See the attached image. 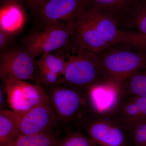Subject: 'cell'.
<instances>
[{
  "instance_id": "8",
  "label": "cell",
  "mask_w": 146,
  "mask_h": 146,
  "mask_svg": "<svg viewBox=\"0 0 146 146\" xmlns=\"http://www.w3.org/2000/svg\"><path fill=\"white\" fill-rule=\"evenodd\" d=\"M36 61L23 47L3 50L0 55L1 80L15 78L36 82Z\"/></svg>"
},
{
  "instance_id": "23",
  "label": "cell",
  "mask_w": 146,
  "mask_h": 146,
  "mask_svg": "<svg viewBox=\"0 0 146 146\" xmlns=\"http://www.w3.org/2000/svg\"><path fill=\"white\" fill-rule=\"evenodd\" d=\"M15 33H11L0 29V50L9 48L13 42Z\"/></svg>"
},
{
  "instance_id": "13",
  "label": "cell",
  "mask_w": 146,
  "mask_h": 146,
  "mask_svg": "<svg viewBox=\"0 0 146 146\" xmlns=\"http://www.w3.org/2000/svg\"><path fill=\"white\" fill-rule=\"evenodd\" d=\"M117 111L131 129L133 126L146 120V97L123 98Z\"/></svg>"
},
{
  "instance_id": "12",
  "label": "cell",
  "mask_w": 146,
  "mask_h": 146,
  "mask_svg": "<svg viewBox=\"0 0 146 146\" xmlns=\"http://www.w3.org/2000/svg\"><path fill=\"white\" fill-rule=\"evenodd\" d=\"M65 67V61L60 56L54 52L45 53L36 61V84L48 86L64 84Z\"/></svg>"
},
{
  "instance_id": "7",
  "label": "cell",
  "mask_w": 146,
  "mask_h": 146,
  "mask_svg": "<svg viewBox=\"0 0 146 146\" xmlns=\"http://www.w3.org/2000/svg\"><path fill=\"white\" fill-rule=\"evenodd\" d=\"M2 82L5 87L9 104L16 113H25L49 103L46 91L42 85L15 78L5 79Z\"/></svg>"
},
{
  "instance_id": "24",
  "label": "cell",
  "mask_w": 146,
  "mask_h": 146,
  "mask_svg": "<svg viewBox=\"0 0 146 146\" xmlns=\"http://www.w3.org/2000/svg\"><path fill=\"white\" fill-rule=\"evenodd\" d=\"M27 4L31 10V12L35 16L42 6L48 0H26Z\"/></svg>"
},
{
  "instance_id": "17",
  "label": "cell",
  "mask_w": 146,
  "mask_h": 146,
  "mask_svg": "<svg viewBox=\"0 0 146 146\" xmlns=\"http://www.w3.org/2000/svg\"><path fill=\"white\" fill-rule=\"evenodd\" d=\"M60 141L54 131L20 135L7 146H57Z\"/></svg>"
},
{
  "instance_id": "4",
  "label": "cell",
  "mask_w": 146,
  "mask_h": 146,
  "mask_svg": "<svg viewBox=\"0 0 146 146\" xmlns=\"http://www.w3.org/2000/svg\"><path fill=\"white\" fill-rule=\"evenodd\" d=\"M106 78L123 84L146 67V50L121 43L97 53Z\"/></svg>"
},
{
  "instance_id": "2",
  "label": "cell",
  "mask_w": 146,
  "mask_h": 146,
  "mask_svg": "<svg viewBox=\"0 0 146 146\" xmlns=\"http://www.w3.org/2000/svg\"><path fill=\"white\" fill-rule=\"evenodd\" d=\"M53 52L65 63L63 84L86 89L106 79L98 54L84 48L73 36L66 44Z\"/></svg>"
},
{
  "instance_id": "5",
  "label": "cell",
  "mask_w": 146,
  "mask_h": 146,
  "mask_svg": "<svg viewBox=\"0 0 146 146\" xmlns=\"http://www.w3.org/2000/svg\"><path fill=\"white\" fill-rule=\"evenodd\" d=\"M42 86L59 122L78 127L93 112L88 103L86 89L65 84Z\"/></svg>"
},
{
  "instance_id": "16",
  "label": "cell",
  "mask_w": 146,
  "mask_h": 146,
  "mask_svg": "<svg viewBox=\"0 0 146 146\" xmlns=\"http://www.w3.org/2000/svg\"><path fill=\"white\" fill-rule=\"evenodd\" d=\"M20 135L17 113L0 109V146H7Z\"/></svg>"
},
{
  "instance_id": "11",
  "label": "cell",
  "mask_w": 146,
  "mask_h": 146,
  "mask_svg": "<svg viewBox=\"0 0 146 146\" xmlns=\"http://www.w3.org/2000/svg\"><path fill=\"white\" fill-rule=\"evenodd\" d=\"M84 3V0H48L36 16L39 26L74 21Z\"/></svg>"
},
{
  "instance_id": "9",
  "label": "cell",
  "mask_w": 146,
  "mask_h": 146,
  "mask_svg": "<svg viewBox=\"0 0 146 146\" xmlns=\"http://www.w3.org/2000/svg\"><path fill=\"white\" fill-rule=\"evenodd\" d=\"M123 84L106 79L86 89L91 111L106 113L117 110L122 99Z\"/></svg>"
},
{
  "instance_id": "6",
  "label": "cell",
  "mask_w": 146,
  "mask_h": 146,
  "mask_svg": "<svg viewBox=\"0 0 146 146\" xmlns=\"http://www.w3.org/2000/svg\"><path fill=\"white\" fill-rule=\"evenodd\" d=\"M74 22L39 26L22 39L23 48L35 58L59 49L72 37Z\"/></svg>"
},
{
  "instance_id": "26",
  "label": "cell",
  "mask_w": 146,
  "mask_h": 146,
  "mask_svg": "<svg viewBox=\"0 0 146 146\" xmlns=\"http://www.w3.org/2000/svg\"><path fill=\"white\" fill-rule=\"evenodd\" d=\"M5 3H15L20 4L21 0H3Z\"/></svg>"
},
{
  "instance_id": "14",
  "label": "cell",
  "mask_w": 146,
  "mask_h": 146,
  "mask_svg": "<svg viewBox=\"0 0 146 146\" xmlns=\"http://www.w3.org/2000/svg\"><path fill=\"white\" fill-rule=\"evenodd\" d=\"M138 0H84L85 4L93 6L115 17L120 26Z\"/></svg>"
},
{
  "instance_id": "20",
  "label": "cell",
  "mask_w": 146,
  "mask_h": 146,
  "mask_svg": "<svg viewBox=\"0 0 146 146\" xmlns=\"http://www.w3.org/2000/svg\"><path fill=\"white\" fill-rule=\"evenodd\" d=\"M57 146H97L94 141L80 131L69 132Z\"/></svg>"
},
{
  "instance_id": "21",
  "label": "cell",
  "mask_w": 146,
  "mask_h": 146,
  "mask_svg": "<svg viewBox=\"0 0 146 146\" xmlns=\"http://www.w3.org/2000/svg\"><path fill=\"white\" fill-rule=\"evenodd\" d=\"M121 43L129 44L146 50V33L124 30Z\"/></svg>"
},
{
  "instance_id": "3",
  "label": "cell",
  "mask_w": 146,
  "mask_h": 146,
  "mask_svg": "<svg viewBox=\"0 0 146 146\" xmlns=\"http://www.w3.org/2000/svg\"><path fill=\"white\" fill-rule=\"evenodd\" d=\"M78 128L85 131L97 146H135L130 128L117 110L92 112Z\"/></svg>"
},
{
  "instance_id": "19",
  "label": "cell",
  "mask_w": 146,
  "mask_h": 146,
  "mask_svg": "<svg viewBox=\"0 0 146 146\" xmlns=\"http://www.w3.org/2000/svg\"><path fill=\"white\" fill-rule=\"evenodd\" d=\"M122 92V98L146 97V67L133 74L123 83Z\"/></svg>"
},
{
  "instance_id": "18",
  "label": "cell",
  "mask_w": 146,
  "mask_h": 146,
  "mask_svg": "<svg viewBox=\"0 0 146 146\" xmlns=\"http://www.w3.org/2000/svg\"><path fill=\"white\" fill-rule=\"evenodd\" d=\"M133 28L135 31L146 33V0H138L131 9L122 26Z\"/></svg>"
},
{
  "instance_id": "10",
  "label": "cell",
  "mask_w": 146,
  "mask_h": 146,
  "mask_svg": "<svg viewBox=\"0 0 146 146\" xmlns=\"http://www.w3.org/2000/svg\"><path fill=\"white\" fill-rule=\"evenodd\" d=\"M16 113L20 135L54 132V129L60 123L49 103L25 113Z\"/></svg>"
},
{
  "instance_id": "22",
  "label": "cell",
  "mask_w": 146,
  "mask_h": 146,
  "mask_svg": "<svg viewBox=\"0 0 146 146\" xmlns=\"http://www.w3.org/2000/svg\"><path fill=\"white\" fill-rule=\"evenodd\" d=\"M131 137L135 146H146V120L131 129Z\"/></svg>"
},
{
  "instance_id": "25",
  "label": "cell",
  "mask_w": 146,
  "mask_h": 146,
  "mask_svg": "<svg viewBox=\"0 0 146 146\" xmlns=\"http://www.w3.org/2000/svg\"><path fill=\"white\" fill-rule=\"evenodd\" d=\"M7 96L6 90L4 84L2 82L0 85V109H5L6 105Z\"/></svg>"
},
{
  "instance_id": "15",
  "label": "cell",
  "mask_w": 146,
  "mask_h": 146,
  "mask_svg": "<svg viewBox=\"0 0 146 146\" xmlns=\"http://www.w3.org/2000/svg\"><path fill=\"white\" fill-rule=\"evenodd\" d=\"M25 21L23 13L19 4L5 3L1 9V29L16 33Z\"/></svg>"
},
{
  "instance_id": "1",
  "label": "cell",
  "mask_w": 146,
  "mask_h": 146,
  "mask_svg": "<svg viewBox=\"0 0 146 146\" xmlns=\"http://www.w3.org/2000/svg\"><path fill=\"white\" fill-rule=\"evenodd\" d=\"M73 38L86 49L99 53L122 42L124 30L111 14L84 3L74 20Z\"/></svg>"
}]
</instances>
